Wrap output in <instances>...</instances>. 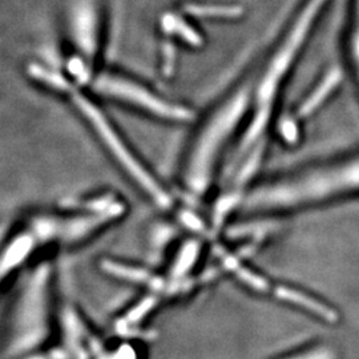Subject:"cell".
<instances>
[{
  "label": "cell",
  "mask_w": 359,
  "mask_h": 359,
  "mask_svg": "<svg viewBox=\"0 0 359 359\" xmlns=\"http://www.w3.org/2000/svg\"><path fill=\"white\" fill-rule=\"evenodd\" d=\"M121 201L105 197L86 208L69 212L44 213L29 218L0 248V285L41 249L51 245H69L88 238L109 222L121 217Z\"/></svg>",
  "instance_id": "cell-1"
},
{
  "label": "cell",
  "mask_w": 359,
  "mask_h": 359,
  "mask_svg": "<svg viewBox=\"0 0 359 359\" xmlns=\"http://www.w3.org/2000/svg\"><path fill=\"white\" fill-rule=\"evenodd\" d=\"M93 87H95V90L105 93V95H111L115 97L124 99L130 103L137 104L142 108L154 112L156 115L161 116V117H167L170 120H180V121L192 120L193 115L191 111L164 103V102L158 100L157 97H154V95H151L149 92H147L140 87H137L136 84L126 81L123 79L100 76L95 81Z\"/></svg>",
  "instance_id": "cell-2"
},
{
  "label": "cell",
  "mask_w": 359,
  "mask_h": 359,
  "mask_svg": "<svg viewBox=\"0 0 359 359\" xmlns=\"http://www.w3.org/2000/svg\"><path fill=\"white\" fill-rule=\"evenodd\" d=\"M326 0H311L306 6L305 11L302 13L299 20L297 22V25L293 28V32L286 40L283 50L278 53V56L274 59L268 76L265 77V80L262 83V87L259 90V96H261L262 102L269 103V99H271L278 81L281 80L285 71L287 69L290 62L293 60L295 52L298 51L299 46L302 44V40L306 36L309 27L311 26L313 19L316 18V15H317L318 10L321 8L322 4Z\"/></svg>",
  "instance_id": "cell-3"
},
{
  "label": "cell",
  "mask_w": 359,
  "mask_h": 359,
  "mask_svg": "<svg viewBox=\"0 0 359 359\" xmlns=\"http://www.w3.org/2000/svg\"><path fill=\"white\" fill-rule=\"evenodd\" d=\"M276 295H277V298H280L283 301L290 302L299 308L306 309L313 314L323 318L325 321L337 322L338 320V314L334 311L333 309L326 306L325 304H322L320 301L311 298L310 295L305 294L302 292H298L294 289H287V287H278V289H276Z\"/></svg>",
  "instance_id": "cell-4"
},
{
  "label": "cell",
  "mask_w": 359,
  "mask_h": 359,
  "mask_svg": "<svg viewBox=\"0 0 359 359\" xmlns=\"http://www.w3.org/2000/svg\"><path fill=\"white\" fill-rule=\"evenodd\" d=\"M342 79V74L338 69L332 71L327 76L325 77V80L322 81L321 86L314 90V93L309 97L305 103L302 104L301 109H299V116H308L314 112V109L320 105V104L327 97V95L338 86V83Z\"/></svg>",
  "instance_id": "cell-5"
},
{
  "label": "cell",
  "mask_w": 359,
  "mask_h": 359,
  "mask_svg": "<svg viewBox=\"0 0 359 359\" xmlns=\"http://www.w3.org/2000/svg\"><path fill=\"white\" fill-rule=\"evenodd\" d=\"M224 264H225L234 274H237V277H238L241 281L248 283L250 287L256 289L258 292H266V290L269 289V285H268V283H266L264 278H261L259 276L252 273L249 269H245L244 266L240 265L233 257H224Z\"/></svg>",
  "instance_id": "cell-6"
},
{
  "label": "cell",
  "mask_w": 359,
  "mask_h": 359,
  "mask_svg": "<svg viewBox=\"0 0 359 359\" xmlns=\"http://www.w3.org/2000/svg\"><path fill=\"white\" fill-rule=\"evenodd\" d=\"M187 11L193 16H217V18H237L243 13L241 7L236 6H203V4H188Z\"/></svg>",
  "instance_id": "cell-7"
},
{
  "label": "cell",
  "mask_w": 359,
  "mask_h": 359,
  "mask_svg": "<svg viewBox=\"0 0 359 359\" xmlns=\"http://www.w3.org/2000/svg\"><path fill=\"white\" fill-rule=\"evenodd\" d=\"M163 26L167 29L168 32L177 34L179 36H181L184 40H187L188 43H191L193 46H200L201 44L200 35L177 16L167 15L163 20Z\"/></svg>",
  "instance_id": "cell-8"
},
{
  "label": "cell",
  "mask_w": 359,
  "mask_h": 359,
  "mask_svg": "<svg viewBox=\"0 0 359 359\" xmlns=\"http://www.w3.org/2000/svg\"><path fill=\"white\" fill-rule=\"evenodd\" d=\"M29 74H31V76L38 79V80L48 84V86H51L56 90H65V92L67 90L69 92L72 90L71 84L68 81H65V79L60 76L59 74H55V72H51L48 69H44L39 65H31L29 67Z\"/></svg>",
  "instance_id": "cell-9"
},
{
  "label": "cell",
  "mask_w": 359,
  "mask_h": 359,
  "mask_svg": "<svg viewBox=\"0 0 359 359\" xmlns=\"http://www.w3.org/2000/svg\"><path fill=\"white\" fill-rule=\"evenodd\" d=\"M164 56H165L164 71L167 75H169L173 71V62H175V48L169 41L164 44Z\"/></svg>",
  "instance_id": "cell-10"
},
{
  "label": "cell",
  "mask_w": 359,
  "mask_h": 359,
  "mask_svg": "<svg viewBox=\"0 0 359 359\" xmlns=\"http://www.w3.org/2000/svg\"><path fill=\"white\" fill-rule=\"evenodd\" d=\"M286 359H335V355L330 350H316L313 353H308V354H302V355H297V357H292V358Z\"/></svg>",
  "instance_id": "cell-11"
},
{
  "label": "cell",
  "mask_w": 359,
  "mask_h": 359,
  "mask_svg": "<svg viewBox=\"0 0 359 359\" xmlns=\"http://www.w3.org/2000/svg\"><path fill=\"white\" fill-rule=\"evenodd\" d=\"M69 71L75 75L76 77H84L86 76V67L83 65L81 60L79 59H74L71 63H69Z\"/></svg>",
  "instance_id": "cell-12"
},
{
  "label": "cell",
  "mask_w": 359,
  "mask_h": 359,
  "mask_svg": "<svg viewBox=\"0 0 359 359\" xmlns=\"http://www.w3.org/2000/svg\"><path fill=\"white\" fill-rule=\"evenodd\" d=\"M283 133H285V137L286 139H295V128L294 126L292 124H285L283 126Z\"/></svg>",
  "instance_id": "cell-13"
},
{
  "label": "cell",
  "mask_w": 359,
  "mask_h": 359,
  "mask_svg": "<svg viewBox=\"0 0 359 359\" xmlns=\"http://www.w3.org/2000/svg\"><path fill=\"white\" fill-rule=\"evenodd\" d=\"M355 55H357V59L359 60V26L358 32H357V38H355Z\"/></svg>",
  "instance_id": "cell-14"
}]
</instances>
